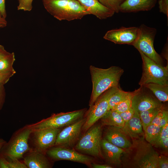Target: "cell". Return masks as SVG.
I'll list each match as a JSON object with an SVG mask.
<instances>
[{"mask_svg":"<svg viewBox=\"0 0 168 168\" xmlns=\"http://www.w3.org/2000/svg\"><path fill=\"white\" fill-rule=\"evenodd\" d=\"M132 145L124 149L121 157L124 167L158 168L159 154L144 137L132 139Z\"/></svg>","mask_w":168,"mask_h":168,"instance_id":"1","label":"cell"},{"mask_svg":"<svg viewBox=\"0 0 168 168\" xmlns=\"http://www.w3.org/2000/svg\"><path fill=\"white\" fill-rule=\"evenodd\" d=\"M89 69L92 83V90L89 105L90 107L104 92L111 88L119 86V80L124 70L116 66L103 69L91 65Z\"/></svg>","mask_w":168,"mask_h":168,"instance_id":"2","label":"cell"},{"mask_svg":"<svg viewBox=\"0 0 168 168\" xmlns=\"http://www.w3.org/2000/svg\"><path fill=\"white\" fill-rule=\"evenodd\" d=\"M46 10L58 20L70 21L90 14L77 0H43Z\"/></svg>","mask_w":168,"mask_h":168,"instance_id":"3","label":"cell"},{"mask_svg":"<svg viewBox=\"0 0 168 168\" xmlns=\"http://www.w3.org/2000/svg\"><path fill=\"white\" fill-rule=\"evenodd\" d=\"M138 37L132 44L139 52L143 53L159 65L163 66L164 61L161 56L155 49L154 42L157 30L142 24L138 27Z\"/></svg>","mask_w":168,"mask_h":168,"instance_id":"4","label":"cell"},{"mask_svg":"<svg viewBox=\"0 0 168 168\" xmlns=\"http://www.w3.org/2000/svg\"><path fill=\"white\" fill-rule=\"evenodd\" d=\"M142 72L139 82L140 86L153 83L168 86V67L158 65L141 52Z\"/></svg>","mask_w":168,"mask_h":168,"instance_id":"5","label":"cell"},{"mask_svg":"<svg viewBox=\"0 0 168 168\" xmlns=\"http://www.w3.org/2000/svg\"><path fill=\"white\" fill-rule=\"evenodd\" d=\"M86 131L79 139L75 146V149L94 157H101V126L93 125Z\"/></svg>","mask_w":168,"mask_h":168,"instance_id":"6","label":"cell"},{"mask_svg":"<svg viewBox=\"0 0 168 168\" xmlns=\"http://www.w3.org/2000/svg\"><path fill=\"white\" fill-rule=\"evenodd\" d=\"M120 88L119 86L111 88L101 94L85 112L86 121L82 130L86 131L109 110V101L111 96Z\"/></svg>","mask_w":168,"mask_h":168,"instance_id":"7","label":"cell"},{"mask_svg":"<svg viewBox=\"0 0 168 168\" xmlns=\"http://www.w3.org/2000/svg\"><path fill=\"white\" fill-rule=\"evenodd\" d=\"M86 112V109H82L54 114L29 126L32 131L47 128H60L68 126L82 118Z\"/></svg>","mask_w":168,"mask_h":168,"instance_id":"8","label":"cell"},{"mask_svg":"<svg viewBox=\"0 0 168 168\" xmlns=\"http://www.w3.org/2000/svg\"><path fill=\"white\" fill-rule=\"evenodd\" d=\"M32 131L30 126L22 130L9 144L6 143L1 150V154L10 159L22 158L30 150L28 141Z\"/></svg>","mask_w":168,"mask_h":168,"instance_id":"9","label":"cell"},{"mask_svg":"<svg viewBox=\"0 0 168 168\" xmlns=\"http://www.w3.org/2000/svg\"><path fill=\"white\" fill-rule=\"evenodd\" d=\"M164 105L155 96L149 89L144 86H140L134 95L132 107L138 113L148 109L161 107Z\"/></svg>","mask_w":168,"mask_h":168,"instance_id":"10","label":"cell"},{"mask_svg":"<svg viewBox=\"0 0 168 168\" xmlns=\"http://www.w3.org/2000/svg\"><path fill=\"white\" fill-rule=\"evenodd\" d=\"M138 33V27H122L107 31L104 38L115 44L132 45L137 39Z\"/></svg>","mask_w":168,"mask_h":168,"instance_id":"11","label":"cell"},{"mask_svg":"<svg viewBox=\"0 0 168 168\" xmlns=\"http://www.w3.org/2000/svg\"><path fill=\"white\" fill-rule=\"evenodd\" d=\"M85 118H82L66 126L58 133L54 145L61 147L72 146L78 138Z\"/></svg>","mask_w":168,"mask_h":168,"instance_id":"12","label":"cell"},{"mask_svg":"<svg viewBox=\"0 0 168 168\" xmlns=\"http://www.w3.org/2000/svg\"><path fill=\"white\" fill-rule=\"evenodd\" d=\"M57 146L47 151L48 155L53 159L68 160L86 165L91 164L93 161L92 158L79 153L74 150Z\"/></svg>","mask_w":168,"mask_h":168,"instance_id":"13","label":"cell"},{"mask_svg":"<svg viewBox=\"0 0 168 168\" xmlns=\"http://www.w3.org/2000/svg\"><path fill=\"white\" fill-rule=\"evenodd\" d=\"M60 128H47L33 130L37 150L43 152L55 145Z\"/></svg>","mask_w":168,"mask_h":168,"instance_id":"14","label":"cell"},{"mask_svg":"<svg viewBox=\"0 0 168 168\" xmlns=\"http://www.w3.org/2000/svg\"><path fill=\"white\" fill-rule=\"evenodd\" d=\"M89 14L100 19L112 16L115 12L101 4L98 0H77Z\"/></svg>","mask_w":168,"mask_h":168,"instance_id":"15","label":"cell"},{"mask_svg":"<svg viewBox=\"0 0 168 168\" xmlns=\"http://www.w3.org/2000/svg\"><path fill=\"white\" fill-rule=\"evenodd\" d=\"M101 151L107 162L115 166L121 164V157L124 149L110 143L104 138L101 142Z\"/></svg>","mask_w":168,"mask_h":168,"instance_id":"16","label":"cell"},{"mask_svg":"<svg viewBox=\"0 0 168 168\" xmlns=\"http://www.w3.org/2000/svg\"><path fill=\"white\" fill-rule=\"evenodd\" d=\"M127 136L121 128L110 126L106 131L104 138L114 145L125 149L132 145Z\"/></svg>","mask_w":168,"mask_h":168,"instance_id":"17","label":"cell"},{"mask_svg":"<svg viewBox=\"0 0 168 168\" xmlns=\"http://www.w3.org/2000/svg\"><path fill=\"white\" fill-rule=\"evenodd\" d=\"M157 0H125L121 4L119 12L123 13L148 11L156 5Z\"/></svg>","mask_w":168,"mask_h":168,"instance_id":"18","label":"cell"},{"mask_svg":"<svg viewBox=\"0 0 168 168\" xmlns=\"http://www.w3.org/2000/svg\"><path fill=\"white\" fill-rule=\"evenodd\" d=\"M123 132L132 139L144 137V133L139 113L135 111L132 118L125 122L122 128Z\"/></svg>","mask_w":168,"mask_h":168,"instance_id":"19","label":"cell"},{"mask_svg":"<svg viewBox=\"0 0 168 168\" xmlns=\"http://www.w3.org/2000/svg\"><path fill=\"white\" fill-rule=\"evenodd\" d=\"M25 164L29 168H49L50 164L42 152L38 150L29 153L24 158Z\"/></svg>","mask_w":168,"mask_h":168,"instance_id":"20","label":"cell"},{"mask_svg":"<svg viewBox=\"0 0 168 168\" xmlns=\"http://www.w3.org/2000/svg\"><path fill=\"white\" fill-rule=\"evenodd\" d=\"M100 119L103 125L120 128H123L125 123L120 114L111 110H108Z\"/></svg>","mask_w":168,"mask_h":168,"instance_id":"21","label":"cell"},{"mask_svg":"<svg viewBox=\"0 0 168 168\" xmlns=\"http://www.w3.org/2000/svg\"><path fill=\"white\" fill-rule=\"evenodd\" d=\"M150 90L155 96L161 102L168 100V86L150 83L144 86Z\"/></svg>","mask_w":168,"mask_h":168,"instance_id":"22","label":"cell"},{"mask_svg":"<svg viewBox=\"0 0 168 168\" xmlns=\"http://www.w3.org/2000/svg\"><path fill=\"white\" fill-rule=\"evenodd\" d=\"M164 106L163 105L161 107L152 108L139 113L143 131Z\"/></svg>","mask_w":168,"mask_h":168,"instance_id":"23","label":"cell"},{"mask_svg":"<svg viewBox=\"0 0 168 168\" xmlns=\"http://www.w3.org/2000/svg\"><path fill=\"white\" fill-rule=\"evenodd\" d=\"M152 146L161 149L164 152H167L168 123L162 127L161 132Z\"/></svg>","mask_w":168,"mask_h":168,"instance_id":"24","label":"cell"},{"mask_svg":"<svg viewBox=\"0 0 168 168\" xmlns=\"http://www.w3.org/2000/svg\"><path fill=\"white\" fill-rule=\"evenodd\" d=\"M161 128L155 124H150L144 130L145 139L152 146L158 137Z\"/></svg>","mask_w":168,"mask_h":168,"instance_id":"25","label":"cell"},{"mask_svg":"<svg viewBox=\"0 0 168 168\" xmlns=\"http://www.w3.org/2000/svg\"><path fill=\"white\" fill-rule=\"evenodd\" d=\"M14 53L10 54L0 60V72L12 73L15 74L16 72L13 68L15 61Z\"/></svg>","mask_w":168,"mask_h":168,"instance_id":"26","label":"cell"},{"mask_svg":"<svg viewBox=\"0 0 168 168\" xmlns=\"http://www.w3.org/2000/svg\"><path fill=\"white\" fill-rule=\"evenodd\" d=\"M130 92L123 91L120 88L113 94L109 100V110L113 109L120 102L127 97Z\"/></svg>","mask_w":168,"mask_h":168,"instance_id":"27","label":"cell"},{"mask_svg":"<svg viewBox=\"0 0 168 168\" xmlns=\"http://www.w3.org/2000/svg\"><path fill=\"white\" fill-rule=\"evenodd\" d=\"M138 89L134 91L130 92L127 97L111 110L120 114L125 111L132 107L133 98L137 91Z\"/></svg>","mask_w":168,"mask_h":168,"instance_id":"28","label":"cell"},{"mask_svg":"<svg viewBox=\"0 0 168 168\" xmlns=\"http://www.w3.org/2000/svg\"><path fill=\"white\" fill-rule=\"evenodd\" d=\"M168 123V111L164 106L152 121L150 124L157 125L161 127Z\"/></svg>","mask_w":168,"mask_h":168,"instance_id":"29","label":"cell"},{"mask_svg":"<svg viewBox=\"0 0 168 168\" xmlns=\"http://www.w3.org/2000/svg\"><path fill=\"white\" fill-rule=\"evenodd\" d=\"M102 5L118 13L120 7L125 0H98Z\"/></svg>","mask_w":168,"mask_h":168,"instance_id":"30","label":"cell"},{"mask_svg":"<svg viewBox=\"0 0 168 168\" xmlns=\"http://www.w3.org/2000/svg\"><path fill=\"white\" fill-rule=\"evenodd\" d=\"M18 5L17 7L18 10L30 11L32 9L33 0H17Z\"/></svg>","mask_w":168,"mask_h":168,"instance_id":"31","label":"cell"},{"mask_svg":"<svg viewBox=\"0 0 168 168\" xmlns=\"http://www.w3.org/2000/svg\"><path fill=\"white\" fill-rule=\"evenodd\" d=\"M158 168H168V159L162 155H159L157 159Z\"/></svg>","mask_w":168,"mask_h":168,"instance_id":"32","label":"cell"},{"mask_svg":"<svg viewBox=\"0 0 168 168\" xmlns=\"http://www.w3.org/2000/svg\"><path fill=\"white\" fill-rule=\"evenodd\" d=\"M134 112V110L132 107L129 110L119 114L124 122H125L132 118Z\"/></svg>","mask_w":168,"mask_h":168,"instance_id":"33","label":"cell"},{"mask_svg":"<svg viewBox=\"0 0 168 168\" xmlns=\"http://www.w3.org/2000/svg\"><path fill=\"white\" fill-rule=\"evenodd\" d=\"M9 168H27L24 164L19 161L18 159H10L9 161Z\"/></svg>","mask_w":168,"mask_h":168,"instance_id":"34","label":"cell"},{"mask_svg":"<svg viewBox=\"0 0 168 168\" xmlns=\"http://www.w3.org/2000/svg\"><path fill=\"white\" fill-rule=\"evenodd\" d=\"M14 74L12 73L0 72V86L7 83Z\"/></svg>","mask_w":168,"mask_h":168,"instance_id":"35","label":"cell"},{"mask_svg":"<svg viewBox=\"0 0 168 168\" xmlns=\"http://www.w3.org/2000/svg\"><path fill=\"white\" fill-rule=\"evenodd\" d=\"M9 162L7 158L1 154L0 155V168H9Z\"/></svg>","mask_w":168,"mask_h":168,"instance_id":"36","label":"cell"},{"mask_svg":"<svg viewBox=\"0 0 168 168\" xmlns=\"http://www.w3.org/2000/svg\"><path fill=\"white\" fill-rule=\"evenodd\" d=\"M0 12L5 18L7 17V13L5 7V0H0Z\"/></svg>","mask_w":168,"mask_h":168,"instance_id":"37","label":"cell"},{"mask_svg":"<svg viewBox=\"0 0 168 168\" xmlns=\"http://www.w3.org/2000/svg\"><path fill=\"white\" fill-rule=\"evenodd\" d=\"M10 54V53L7 51L4 46L0 45V60L3 59Z\"/></svg>","mask_w":168,"mask_h":168,"instance_id":"38","label":"cell"},{"mask_svg":"<svg viewBox=\"0 0 168 168\" xmlns=\"http://www.w3.org/2000/svg\"><path fill=\"white\" fill-rule=\"evenodd\" d=\"M91 166L93 168H112L113 167L109 165L100 164L95 163H91Z\"/></svg>","mask_w":168,"mask_h":168,"instance_id":"39","label":"cell"},{"mask_svg":"<svg viewBox=\"0 0 168 168\" xmlns=\"http://www.w3.org/2000/svg\"><path fill=\"white\" fill-rule=\"evenodd\" d=\"M6 18L0 12V28L6 27L7 26V21Z\"/></svg>","mask_w":168,"mask_h":168,"instance_id":"40","label":"cell"},{"mask_svg":"<svg viewBox=\"0 0 168 168\" xmlns=\"http://www.w3.org/2000/svg\"><path fill=\"white\" fill-rule=\"evenodd\" d=\"M158 4L162 7H168V0H159Z\"/></svg>","mask_w":168,"mask_h":168,"instance_id":"41","label":"cell"},{"mask_svg":"<svg viewBox=\"0 0 168 168\" xmlns=\"http://www.w3.org/2000/svg\"><path fill=\"white\" fill-rule=\"evenodd\" d=\"M168 42V41H167ZM166 44L165 47L163 52V55L164 57L167 60H168V43Z\"/></svg>","mask_w":168,"mask_h":168,"instance_id":"42","label":"cell"},{"mask_svg":"<svg viewBox=\"0 0 168 168\" xmlns=\"http://www.w3.org/2000/svg\"><path fill=\"white\" fill-rule=\"evenodd\" d=\"M6 143L7 142L3 139L0 138V151Z\"/></svg>","mask_w":168,"mask_h":168,"instance_id":"43","label":"cell"}]
</instances>
